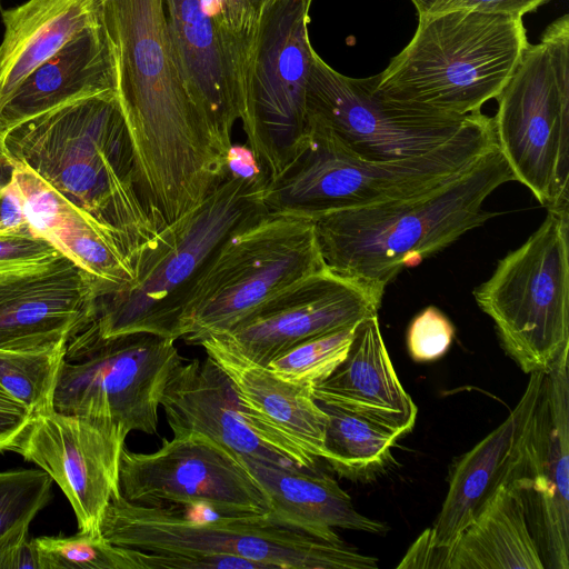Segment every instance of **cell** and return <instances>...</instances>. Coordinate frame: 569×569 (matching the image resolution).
Here are the masks:
<instances>
[{
	"label": "cell",
	"mask_w": 569,
	"mask_h": 569,
	"mask_svg": "<svg viewBox=\"0 0 569 569\" xmlns=\"http://www.w3.org/2000/svg\"><path fill=\"white\" fill-rule=\"evenodd\" d=\"M227 375L239 399L318 459L326 458L328 416L312 388L284 380L268 367L250 362L211 338L199 342Z\"/></svg>",
	"instance_id": "obj_25"
},
{
	"label": "cell",
	"mask_w": 569,
	"mask_h": 569,
	"mask_svg": "<svg viewBox=\"0 0 569 569\" xmlns=\"http://www.w3.org/2000/svg\"><path fill=\"white\" fill-rule=\"evenodd\" d=\"M569 208L540 227L473 290L507 353L526 373L547 371L569 348Z\"/></svg>",
	"instance_id": "obj_8"
},
{
	"label": "cell",
	"mask_w": 569,
	"mask_h": 569,
	"mask_svg": "<svg viewBox=\"0 0 569 569\" xmlns=\"http://www.w3.org/2000/svg\"><path fill=\"white\" fill-rule=\"evenodd\" d=\"M129 431L56 409L34 413L13 451L49 475L69 500L81 531L101 533L108 505L121 496L119 475Z\"/></svg>",
	"instance_id": "obj_16"
},
{
	"label": "cell",
	"mask_w": 569,
	"mask_h": 569,
	"mask_svg": "<svg viewBox=\"0 0 569 569\" xmlns=\"http://www.w3.org/2000/svg\"><path fill=\"white\" fill-rule=\"evenodd\" d=\"M568 349L543 373L506 478L521 493L545 569H569Z\"/></svg>",
	"instance_id": "obj_15"
},
{
	"label": "cell",
	"mask_w": 569,
	"mask_h": 569,
	"mask_svg": "<svg viewBox=\"0 0 569 569\" xmlns=\"http://www.w3.org/2000/svg\"><path fill=\"white\" fill-rule=\"evenodd\" d=\"M529 42L522 18L473 10L419 16L410 42L373 76L379 97L468 116L496 99Z\"/></svg>",
	"instance_id": "obj_5"
},
{
	"label": "cell",
	"mask_w": 569,
	"mask_h": 569,
	"mask_svg": "<svg viewBox=\"0 0 569 569\" xmlns=\"http://www.w3.org/2000/svg\"><path fill=\"white\" fill-rule=\"evenodd\" d=\"M373 77L351 78L315 51L307 83L308 120L327 129L351 154L393 161L427 153L446 143L478 113L453 116L379 97Z\"/></svg>",
	"instance_id": "obj_13"
},
{
	"label": "cell",
	"mask_w": 569,
	"mask_h": 569,
	"mask_svg": "<svg viewBox=\"0 0 569 569\" xmlns=\"http://www.w3.org/2000/svg\"><path fill=\"white\" fill-rule=\"evenodd\" d=\"M264 490L270 508L282 518L318 531L333 528L383 533L385 523L357 511L350 496L318 467L307 469L242 457Z\"/></svg>",
	"instance_id": "obj_26"
},
{
	"label": "cell",
	"mask_w": 569,
	"mask_h": 569,
	"mask_svg": "<svg viewBox=\"0 0 569 569\" xmlns=\"http://www.w3.org/2000/svg\"><path fill=\"white\" fill-rule=\"evenodd\" d=\"M174 342L148 332L101 337L93 319L66 345L53 409L157 433L162 393L184 361Z\"/></svg>",
	"instance_id": "obj_12"
},
{
	"label": "cell",
	"mask_w": 569,
	"mask_h": 569,
	"mask_svg": "<svg viewBox=\"0 0 569 569\" xmlns=\"http://www.w3.org/2000/svg\"><path fill=\"white\" fill-rule=\"evenodd\" d=\"M268 179L227 178L193 210L162 229L131 282L98 300L101 337L148 332L178 340L191 291L222 246L267 213Z\"/></svg>",
	"instance_id": "obj_3"
},
{
	"label": "cell",
	"mask_w": 569,
	"mask_h": 569,
	"mask_svg": "<svg viewBox=\"0 0 569 569\" xmlns=\"http://www.w3.org/2000/svg\"><path fill=\"white\" fill-rule=\"evenodd\" d=\"M134 555L139 569H267L257 561L229 555L153 553L140 550H134Z\"/></svg>",
	"instance_id": "obj_35"
},
{
	"label": "cell",
	"mask_w": 569,
	"mask_h": 569,
	"mask_svg": "<svg viewBox=\"0 0 569 569\" xmlns=\"http://www.w3.org/2000/svg\"><path fill=\"white\" fill-rule=\"evenodd\" d=\"M226 166L227 173L236 178H267L253 151L247 144L232 143L226 153Z\"/></svg>",
	"instance_id": "obj_39"
},
{
	"label": "cell",
	"mask_w": 569,
	"mask_h": 569,
	"mask_svg": "<svg viewBox=\"0 0 569 569\" xmlns=\"http://www.w3.org/2000/svg\"><path fill=\"white\" fill-rule=\"evenodd\" d=\"M172 431L208 436L241 457L311 469L318 459L247 407L209 357L180 363L161 397Z\"/></svg>",
	"instance_id": "obj_18"
},
{
	"label": "cell",
	"mask_w": 569,
	"mask_h": 569,
	"mask_svg": "<svg viewBox=\"0 0 569 569\" xmlns=\"http://www.w3.org/2000/svg\"><path fill=\"white\" fill-rule=\"evenodd\" d=\"M1 1V0H0Z\"/></svg>",
	"instance_id": "obj_45"
},
{
	"label": "cell",
	"mask_w": 569,
	"mask_h": 569,
	"mask_svg": "<svg viewBox=\"0 0 569 569\" xmlns=\"http://www.w3.org/2000/svg\"><path fill=\"white\" fill-rule=\"evenodd\" d=\"M61 254L28 223L0 233V276L40 267Z\"/></svg>",
	"instance_id": "obj_33"
},
{
	"label": "cell",
	"mask_w": 569,
	"mask_h": 569,
	"mask_svg": "<svg viewBox=\"0 0 569 569\" xmlns=\"http://www.w3.org/2000/svg\"><path fill=\"white\" fill-rule=\"evenodd\" d=\"M106 92H117V74L102 23L73 38L19 83L0 109V133L67 102Z\"/></svg>",
	"instance_id": "obj_23"
},
{
	"label": "cell",
	"mask_w": 569,
	"mask_h": 569,
	"mask_svg": "<svg viewBox=\"0 0 569 569\" xmlns=\"http://www.w3.org/2000/svg\"><path fill=\"white\" fill-rule=\"evenodd\" d=\"M308 122L303 149L266 184L268 213L311 220L330 211L411 197L461 176L497 147L492 118L481 112L446 143L393 161L358 158L327 129Z\"/></svg>",
	"instance_id": "obj_4"
},
{
	"label": "cell",
	"mask_w": 569,
	"mask_h": 569,
	"mask_svg": "<svg viewBox=\"0 0 569 569\" xmlns=\"http://www.w3.org/2000/svg\"><path fill=\"white\" fill-rule=\"evenodd\" d=\"M455 328L437 308L428 307L411 321L407 335V346L411 358L417 362L439 359L449 349Z\"/></svg>",
	"instance_id": "obj_34"
},
{
	"label": "cell",
	"mask_w": 569,
	"mask_h": 569,
	"mask_svg": "<svg viewBox=\"0 0 569 569\" xmlns=\"http://www.w3.org/2000/svg\"><path fill=\"white\" fill-rule=\"evenodd\" d=\"M311 392L317 402L356 413L398 437L411 431L418 413L395 371L377 315L356 326L345 359Z\"/></svg>",
	"instance_id": "obj_21"
},
{
	"label": "cell",
	"mask_w": 569,
	"mask_h": 569,
	"mask_svg": "<svg viewBox=\"0 0 569 569\" xmlns=\"http://www.w3.org/2000/svg\"><path fill=\"white\" fill-rule=\"evenodd\" d=\"M32 413L0 385V451H13Z\"/></svg>",
	"instance_id": "obj_37"
},
{
	"label": "cell",
	"mask_w": 569,
	"mask_h": 569,
	"mask_svg": "<svg viewBox=\"0 0 569 569\" xmlns=\"http://www.w3.org/2000/svg\"><path fill=\"white\" fill-rule=\"evenodd\" d=\"M515 176L498 147L461 176L431 190L311 219L332 272L381 293L405 269L441 251L498 212L486 199Z\"/></svg>",
	"instance_id": "obj_2"
},
{
	"label": "cell",
	"mask_w": 569,
	"mask_h": 569,
	"mask_svg": "<svg viewBox=\"0 0 569 569\" xmlns=\"http://www.w3.org/2000/svg\"><path fill=\"white\" fill-rule=\"evenodd\" d=\"M549 0H448L436 13L473 10L522 18ZM433 14V13H432Z\"/></svg>",
	"instance_id": "obj_38"
},
{
	"label": "cell",
	"mask_w": 569,
	"mask_h": 569,
	"mask_svg": "<svg viewBox=\"0 0 569 569\" xmlns=\"http://www.w3.org/2000/svg\"><path fill=\"white\" fill-rule=\"evenodd\" d=\"M448 569H545L521 493L505 480L451 549Z\"/></svg>",
	"instance_id": "obj_27"
},
{
	"label": "cell",
	"mask_w": 569,
	"mask_h": 569,
	"mask_svg": "<svg viewBox=\"0 0 569 569\" xmlns=\"http://www.w3.org/2000/svg\"><path fill=\"white\" fill-rule=\"evenodd\" d=\"M12 167L8 161L1 143V133H0V198L2 193L3 187L8 183L11 177Z\"/></svg>",
	"instance_id": "obj_43"
},
{
	"label": "cell",
	"mask_w": 569,
	"mask_h": 569,
	"mask_svg": "<svg viewBox=\"0 0 569 569\" xmlns=\"http://www.w3.org/2000/svg\"><path fill=\"white\" fill-rule=\"evenodd\" d=\"M183 86L214 142L227 153L239 120L243 57L222 30L214 0H163Z\"/></svg>",
	"instance_id": "obj_19"
},
{
	"label": "cell",
	"mask_w": 569,
	"mask_h": 569,
	"mask_svg": "<svg viewBox=\"0 0 569 569\" xmlns=\"http://www.w3.org/2000/svg\"><path fill=\"white\" fill-rule=\"evenodd\" d=\"M357 325L306 340L274 358L267 367L284 380L312 388L327 379L345 359Z\"/></svg>",
	"instance_id": "obj_32"
},
{
	"label": "cell",
	"mask_w": 569,
	"mask_h": 569,
	"mask_svg": "<svg viewBox=\"0 0 569 569\" xmlns=\"http://www.w3.org/2000/svg\"><path fill=\"white\" fill-rule=\"evenodd\" d=\"M0 109L19 83L69 41L103 23L101 0H29L1 9Z\"/></svg>",
	"instance_id": "obj_24"
},
{
	"label": "cell",
	"mask_w": 569,
	"mask_h": 569,
	"mask_svg": "<svg viewBox=\"0 0 569 569\" xmlns=\"http://www.w3.org/2000/svg\"><path fill=\"white\" fill-rule=\"evenodd\" d=\"M311 2L277 0L264 10L244 58L239 120L268 182L296 159L309 134Z\"/></svg>",
	"instance_id": "obj_11"
},
{
	"label": "cell",
	"mask_w": 569,
	"mask_h": 569,
	"mask_svg": "<svg viewBox=\"0 0 569 569\" xmlns=\"http://www.w3.org/2000/svg\"><path fill=\"white\" fill-rule=\"evenodd\" d=\"M325 268L311 220L267 213L219 250L182 310L178 339L199 345L208 336L222 333Z\"/></svg>",
	"instance_id": "obj_9"
},
{
	"label": "cell",
	"mask_w": 569,
	"mask_h": 569,
	"mask_svg": "<svg viewBox=\"0 0 569 569\" xmlns=\"http://www.w3.org/2000/svg\"><path fill=\"white\" fill-rule=\"evenodd\" d=\"M496 142L516 181L547 209L568 207L569 16L528 44L496 98Z\"/></svg>",
	"instance_id": "obj_7"
},
{
	"label": "cell",
	"mask_w": 569,
	"mask_h": 569,
	"mask_svg": "<svg viewBox=\"0 0 569 569\" xmlns=\"http://www.w3.org/2000/svg\"><path fill=\"white\" fill-rule=\"evenodd\" d=\"M39 569V559L33 539L22 540L0 549V569Z\"/></svg>",
	"instance_id": "obj_41"
},
{
	"label": "cell",
	"mask_w": 569,
	"mask_h": 569,
	"mask_svg": "<svg viewBox=\"0 0 569 569\" xmlns=\"http://www.w3.org/2000/svg\"><path fill=\"white\" fill-rule=\"evenodd\" d=\"M418 11V16L436 13L448 0H411Z\"/></svg>",
	"instance_id": "obj_42"
},
{
	"label": "cell",
	"mask_w": 569,
	"mask_h": 569,
	"mask_svg": "<svg viewBox=\"0 0 569 569\" xmlns=\"http://www.w3.org/2000/svg\"><path fill=\"white\" fill-rule=\"evenodd\" d=\"M101 533L111 543L153 553L229 555L267 569H376L336 532L289 521L274 511L203 519L180 508L146 507L122 496L107 507Z\"/></svg>",
	"instance_id": "obj_6"
},
{
	"label": "cell",
	"mask_w": 569,
	"mask_h": 569,
	"mask_svg": "<svg viewBox=\"0 0 569 569\" xmlns=\"http://www.w3.org/2000/svg\"><path fill=\"white\" fill-rule=\"evenodd\" d=\"M99 290L61 254L40 267L0 276V349L44 350L68 340L96 318Z\"/></svg>",
	"instance_id": "obj_20"
},
{
	"label": "cell",
	"mask_w": 569,
	"mask_h": 569,
	"mask_svg": "<svg viewBox=\"0 0 569 569\" xmlns=\"http://www.w3.org/2000/svg\"><path fill=\"white\" fill-rule=\"evenodd\" d=\"M64 346L44 350L0 349V385L31 413L53 408Z\"/></svg>",
	"instance_id": "obj_29"
},
{
	"label": "cell",
	"mask_w": 569,
	"mask_h": 569,
	"mask_svg": "<svg viewBox=\"0 0 569 569\" xmlns=\"http://www.w3.org/2000/svg\"><path fill=\"white\" fill-rule=\"evenodd\" d=\"M545 371L530 373L509 416L456 463L441 510L426 530L432 548L449 565L451 549L482 505L506 480L523 430L535 409Z\"/></svg>",
	"instance_id": "obj_22"
},
{
	"label": "cell",
	"mask_w": 569,
	"mask_h": 569,
	"mask_svg": "<svg viewBox=\"0 0 569 569\" xmlns=\"http://www.w3.org/2000/svg\"><path fill=\"white\" fill-rule=\"evenodd\" d=\"M28 223L14 181L10 177L0 198V233Z\"/></svg>",
	"instance_id": "obj_40"
},
{
	"label": "cell",
	"mask_w": 569,
	"mask_h": 569,
	"mask_svg": "<svg viewBox=\"0 0 569 569\" xmlns=\"http://www.w3.org/2000/svg\"><path fill=\"white\" fill-rule=\"evenodd\" d=\"M119 483L123 499L139 506H202L222 516L271 510L242 457L193 431L174 432L150 453L124 447Z\"/></svg>",
	"instance_id": "obj_14"
},
{
	"label": "cell",
	"mask_w": 569,
	"mask_h": 569,
	"mask_svg": "<svg viewBox=\"0 0 569 569\" xmlns=\"http://www.w3.org/2000/svg\"><path fill=\"white\" fill-rule=\"evenodd\" d=\"M382 296L325 268L282 290L227 331L206 338L267 367L306 340L377 315Z\"/></svg>",
	"instance_id": "obj_17"
},
{
	"label": "cell",
	"mask_w": 569,
	"mask_h": 569,
	"mask_svg": "<svg viewBox=\"0 0 569 569\" xmlns=\"http://www.w3.org/2000/svg\"><path fill=\"white\" fill-rule=\"evenodd\" d=\"M326 411L325 460L341 475L381 466L399 438L396 433L338 407L320 403Z\"/></svg>",
	"instance_id": "obj_28"
},
{
	"label": "cell",
	"mask_w": 569,
	"mask_h": 569,
	"mask_svg": "<svg viewBox=\"0 0 569 569\" xmlns=\"http://www.w3.org/2000/svg\"><path fill=\"white\" fill-rule=\"evenodd\" d=\"M277 0H256L259 11L262 12L272 6Z\"/></svg>",
	"instance_id": "obj_44"
},
{
	"label": "cell",
	"mask_w": 569,
	"mask_h": 569,
	"mask_svg": "<svg viewBox=\"0 0 569 569\" xmlns=\"http://www.w3.org/2000/svg\"><path fill=\"white\" fill-rule=\"evenodd\" d=\"M101 9L132 144L169 153L209 131L177 68L163 0H101Z\"/></svg>",
	"instance_id": "obj_10"
},
{
	"label": "cell",
	"mask_w": 569,
	"mask_h": 569,
	"mask_svg": "<svg viewBox=\"0 0 569 569\" xmlns=\"http://www.w3.org/2000/svg\"><path fill=\"white\" fill-rule=\"evenodd\" d=\"M214 2L219 23L239 47L244 63L247 51L261 18L257 2L256 0H214Z\"/></svg>",
	"instance_id": "obj_36"
},
{
	"label": "cell",
	"mask_w": 569,
	"mask_h": 569,
	"mask_svg": "<svg viewBox=\"0 0 569 569\" xmlns=\"http://www.w3.org/2000/svg\"><path fill=\"white\" fill-rule=\"evenodd\" d=\"M39 569H139L134 550L109 542L102 533L79 530L72 536L33 539Z\"/></svg>",
	"instance_id": "obj_30"
},
{
	"label": "cell",
	"mask_w": 569,
	"mask_h": 569,
	"mask_svg": "<svg viewBox=\"0 0 569 569\" xmlns=\"http://www.w3.org/2000/svg\"><path fill=\"white\" fill-rule=\"evenodd\" d=\"M10 163L36 172L109 230L136 266L159 231L139 193L131 140L117 92L67 102L1 132Z\"/></svg>",
	"instance_id": "obj_1"
},
{
	"label": "cell",
	"mask_w": 569,
	"mask_h": 569,
	"mask_svg": "<svg viewBox=\"0 0 569 569\" xmlns=\"http://www.w3.org/2000/svg\"><path fill=\"white\" fill-rule=\"evenodd\" d=\"M52 483L39 468L0 471V549L28 539L30 523L51 499Z\"/></svg>",
	"instance_id": "obj_31"
}]
</instances>
